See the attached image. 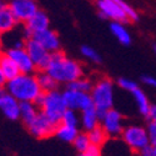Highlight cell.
<instances>
[{
    "label": "cell",
    "mask_w": 156,
    "mask_h": 156,
    "mask_svg": "<svg viewBox=\"0 0 156 156\" xmlns=\"http://www.w3.org/2000/svg\"><path fill=\"white\" fill-rule=\"evenodd\" d=\"M45 71L49 73L58 83L69 84L83 77L81 65L73 59L66 58L60 50L51 53V61Z\"/></svg>",
    "instance_id": "6da1fadb"
},
{
    "label": "cell",
    "mask_w": 156,
    "mask_h": 156,
    "mask_svg": "<svg viewBox=\"0 0 156 156\" xmlns=\"http://www.w3.org/2000/svg\"><path fill=\"white\" fill-rule=\"evenodd\" d=\"M8 91L16 98L20 102L31 101L35 102L37 96L44 93L39 85L37 77L31 74H19L16 77L11 79L6 84Z\"/></svg>",
    "instance_id": "7a4b0ae2"
},
{
    "label": "cell",
    "mask_w": 156,
    "mask_h": 156,
    "mask_svg": "<svg viewBox=\"0 0 156 156\" xmlns=\"http://www.w3.org/2000/svg\"><path fill=\"white\" fill-rule=\"evenodd\" d=\"M35 104L37 108H40V111H43L48 118L59 125L61 122L62 115L68 110V105L65 102L62 93H59L58 90H53L49 93H41L35 100Z\"/></svg>",
    "instance_id": "3957f363"
},
{
    "label": "cell",
    "mask_w": 156,
    "mask_h": 156,
    "mask_svg": "<svg viewBox=\"0 0 156 156\" xmlns=\"http://www.w3.org/2000/svg\"><path fill=\"white\" fill-rule=\"evenodd\" d=\"M91 98L94 101V106L99 114L100 121L114 105V85L109 79L99 80L91 90Z\"/></svg>",
    "instance_id": "277c9868"
},
{
    "label": "cell",
    "mask_w": 156,
    "mask_h": 156,
    "mask_svg": "<svg viewBox=\"0 0 156 156\" xmlns=\"http://www.w3.org/2000/svg\"><path fill=\"white\" fill-rule=\"evenodd\" d=\"M121 137L125 144L135 152H140L144 147L150 145L147 130L141 126H127L122 130Z\"/></svg>",
    "instance_id": "5b68a950"
},
{
    "label": "cell",
    "mask_w": 156,
    "mask_h": 156,
    "mask_svg": "<svg viewBox=\"0 0 156 156\" xmlns=\"http://www.w3.org/2000/svg\"><path fill=\"white\" fill-rule=\"evenodd\" d=\"M25 49H27V51L29 53L36 69L40 71H45L51 61V53H49L34 37H29L27 40V43H25Z\"/></svg>",
    "instance_id": "8992f818"
},
{
    "label": "cell",
    "mask_w": 156,
    "mask_h": 156,
    "mask_svg": "<svg viewBox=\"0 0 156 156\" xmlns=\"http://www.w3.org/2000/svg\"><path fill=\"white\" fill-rule=\"evenodd\" d=\"M27 127L29 129L30 134L34 135L35 137L46 139V137L54 135L56 133L58 125L51 121L43 111H39L37 116L33 120V122H30Z\"/></svg>",
    "instance_id": "52a82bcc"
},
{
    "label": "cell",
    "mask_w": 156,
    "mask_h": 156,
    "mask_svg": "<svg viewBox=\"0 0 156 156\" xmlns=\"http://www.w3.org/2000/svg\"><path fill=\"white\" fill-rule=\"evenodd\" d=\"M62 95H64L65 102L68 105V109L83 111L94 106L91 94L89 93H81V91H76V90L68 89L65 93H62Z\"/></svg>",
    "instance_id": "ba28073f"
},
{
    "label": "cell",
    "mask_w": 156,
    "mask_h": 156,
    "mask_svg": "<svg viewBox=\"0 0 156 156\" xmlns=\"http://www.w3.org/2000/svg\"><path fill=\"white\" fill-rule=\"evenodd\" d=\"M96 6L99 8L100 15L102 18H108L112 21L119 23H125L130 20L121 6L114 0H96Z\"/></svg>",
    "instance_id": "9c48e42d"
},
{
    "label": "cell",
    "mask_w": 156,
    "mask_h": 156,
    "mask_svg": "<svg viewBox=\"0 0 156 156\" xmlns=\"http://www.w3.org/2000/svg\"><path fill=\"white\" fill-rule=\"evenodd\" d=\"M9 8L14 12L18 21L27 23L39 10L36 0H10Z\"/></svg>",
    "instance_id": "30bf717a"
},
{
    "label": "cell",
    "mask_w": 156,
    "mask_h": 156,
    "mask_svg": "<svg viewBox=\"0 0 156 156\" xmlns=\"http://www.w3.org/2000/svg\"><path fill=\"white\" fill-rule=\"evenodd\" d=\"M101 126L105 129L109 136L116 137L122 134V115L115 109H110L101 119Z\"/></svg>",
    "instance_id": "8fae6325"
},
{
    "label": "cell",
    "mask_w": 156,
    "mask_h": 156,
    "mask_svg": "<svg viewBox=\"0 0 156 156\" xmlns=\"http://www.w3.org/2000/svg\"><path fill=\"white\" fill-rule=\"evenodd\" d=\"M0 110L8 119L16 120L20 118V101L9 91L0 89Z\"/></svg>",
    "instance_id": "7c38bea8"
},
{
    "label": "cell",
    "mask_w": 156,
    "mask_h": 156,
    "mask_svg": "<svg viewBox=\"0 0 156 156\" xmlns=\"http://www.w3.org/2000/svg\"><path fill=\"white\" fill-rule=\"evenodd\" d=\"M6 54L15 61V64L18 65V68L20 69V71L23 74H31L36 69L35 64L33 62L29 53L25 48H23V49L11 48L6 51Z\"/></svg>",
    "instance_id": "4fadbf2b"
},
{
    "label": "cell",
    "mask_w": 156,
    "mask_h": 156,
    "mask_svg": "<svg viewBox=\"0 0 156 156\" xmlns=\"http://www.w3.org/2000/svg\"><path fill=\"white\" fill-rule=\"evenodd\" d=\"M49 29V18L44 11L37 10L35 14L25 23V31H27V36L33 37L34 34Z\"/></svg>",
    "instance_id": "5bb4252c"
},
{
    "label": "cell",
    "mask_w": 156,
    "mask_h": 156,
    "mask_svg": "<svg viewBox=\"0 0 156 156\" xmlns=\"http://www.w3.org/2000/svg\"><path fill=\"white\" fill-rule=\"evenodd\" d=\"M33 37L37 43H40L49 53H55V51L60 50V40H59V36L55 31L46 29L43 31H39L36 34L33 35Z\"/></svg>",
    "instance_id": "9a60e30c"
},
{
    "label": "cell",
    "mask_w": 156,
    "mask_h": 156,
    "mask_svg": "<svg viewBox=\"0 0 156 156\" xmlns=\"http://www.w3.org/2000/svg\"><path fill=\"white\" fill-rule=\"evenodd\" d=\"M0 69H2V71L4 73L8 81L14 79V77H16L19 74H21V71L18 68V65L15 64V61L12 60L6 53L0 54Z\"/></svg>",
    "instance_id": "2e32d148"
},
{
    "label": "cell",
    "mask_w": 156,
    "mask_h": 156,
    "mask_svg": "<svg viewBox=\"0 0 156 156\" xmlns=\"http://www.w3.org/2000/svg\"><path fill=\"white\" fill-rule=\"evenodd\" d=\"M18 23V19L15 18L9 5H4L0 8V30L3 33H8L11 29H14Z\"/></svg>",
    "instance_id": "e0dca14e"
},
{
    "label": "cell",
    "mask_w": 156,
    "mask_h": 156,
    "mask_svg": "<svg viewBox=\"0 0 156 156\" xmlns=\"http://www.w3.org/2000/svg\"><path fill=\"white\" fill-rule=\"evenodd\" d=\"M37 114H39V110L35 102H31V101L20 102V118L27 126L30 122H33V120L37 116Z\"/></svg>",
    "instance_id": "ac0fdd59"
},
{
    "label": "cell",
    "mask_w": 156,
    "mask_h": 156,
    "mask_svg": "<svg viewBox=\"0 0 156 156\" xmlns=\"http://www.w3.org/2000/svg\"><path fill=\"white\" fill-rule=\"evenodd\" d=\"M100 118H99V114L95 109V106H91L86 110H83L81 114V124L84 126V129L86 131H90L93 130L94 127H96L99 125Z\"/></svg>",
    "instance_id": "d6986e66"
},
{
    "label": "cell",
    "mask_w": 156,
    "mask_h": 156,
    "mask_svg": "<svg viewBox=\"0 0 156 156\" xmlns=\"http://www.w3.org/2000/svg\"><path fill=\"white\" fill-rule=\"evenodd\" d=\"M110 30L114 34V36L118 39V40L122 44V45H130L131 43V36H130L129 31L126 30V28L119 21H112L110 24Z\"/></svg>",
    "instance_id": "ffe728a7"
},
{
    "label": "cell",
    "mask_w": 156,
    "mask_h": 156,
    "mask_svg": "<svg viewBox=\"0 0 156 156\" xmlns=\"http://www.w3.org/2000/svg\"><path fill=\"white\" fill-rule=\"evenodd\" d=\"M77 134H79L77 127L69 126V125H65V124H59L56 127V133H55V135L65 142H74Z\"/></svg>",
    "instance_id": "44dd1931"
},
{
    "label": "cell",
    "mask_w": 156,
    "mask_h": 156,
    "mask_svg": "<svg viewBox=\"0 0 156 156\" xmlns=\"http://www.w3.org/2000/svg\"><path fill=\"white\" fill-rule=\"evenodd\" d=\"M131 94H133V96H134V99H135V101H136V104H137V108H139L140 112H141L142 115H145L146 118H147L149 112H150V109H151V105H150L149 99H147V96L145 95V93L137 87V89L134 90Z\"/></svg>",
    "instance_id": "7402d4cb"
},
{
    "label": "cell",
    "mask_w": 156,
    "mask_h": 156,
    "mask_svg": "<svg viewBox=\"0 0 156 156\" xmlns=\"http://www.w3.org/2000/svg\"><path fill=\"white\" fill-rule=\"evenodd\" d=\"M87 136L90 139V142H91L93 145H98V146L104 145L109 137L108 133L105 131V129H104L101 125H98L93 130L87 131Z\"/></svg>",
    "instance_id": "603a6c76"
},
{
    "label": "cell",
    "mask_w": 156,
    "mask_h": 156,
    "mask_svg": "<svg viewBox=\"0 0 156 156\" xmlns=\"http://www.w3.org/2000/svg\"><path fill=\"white\" fill-rule=\"evenodd\" d=\"M36 77H37L39 85H40V87H41V90L44 93H49V91H53V90H56L59 83L49 73L41 71Z\"/></svg>",
    "instance_id": "cb8c5ba5"
},
{
    "label": "cell",
    "mask_w": 156,
    "mask_h": 156,
    "mask_svg": "<svg viewBox=\"0 0 156 156\" xmlns=\"http://www.w3.org/2000/svg\"><path fill=\"white\" fill-rule=\"evenodd\" d=\"M68 89L76 90V91H81V93H91L93 84H91V81H90V80L80 77V79L69 83L68 84Z\"/></svg>",
    "instance_id": "d4e9b609"
},
{
    "label": "cell",
    "mask_w": 156,
    "mask_h": 156,
    "mask_svg": "<svg viewBox=\"0 0 156 156\" xmlns=\"http://www.w3.org/2000/svg\"><path fill=\"white\" fill-rule=\"evenodd\" d=\"M74 146L75 149L79 151V152H85V150L91 145V142H90V139L87 136V134H77V136L75 137L74 140Z\"/></svg>",
    "instance_id": "484cf974"
},
{
    "label": "cell",
    "mask_w": 156,
    "mask_h": 156,
    "mask_svg": "<svg viewBox=\"0 0 156 156\" xmlns=\"http://www.w3.org/2000/svg\"><path fill=\"white\" fill-rule=\"evenodd\" d=\"M60 124H65V125H69V126L77 127V124H79V118H77V115L75 114V110L68 109L66 111H65V114L62 115V119H61Z\"/></svg>",
    "instance_id": "4316f807"
},
{
    "label": "cell",
    "mask_w": 156,
    "mask_h": 156,
    "mask_svg": "<svg viewBox=\"0 0 156 156\" xmlns=\"http://www.w3.org/2000/svg\"><path fill=\"white\" fill-rule=\"evenodd\" d=\"M81 54H83L85 58H87L89 60L94 61V62H98V64L101 62V56L99 55V53H98L96 50H94L93 48L87 46V45L81 46Z\"/></svg>",
    "instance_id": "83f0119b"
},
{
    "label": "cell",
    "mask_w": 156,
    "mask_h": 156,
    "mask_svg": "<svg viewBox=\"0 0 156 156\" xmlns=\"http://www.w3.org/2000/svg\"><path fill=\"white\" fill-rule=\"evenodd\" d=\"M114 2H116V3H118V4L121 6V9L126 12V15H127V18H129L130 20L136 21V20L139 19V15H137V12L135 11V9H133L129 4H126L124 0H114Z\"/></svg>",
    "instance_id": "f1b7e54d"
},
{
    "label": "cell",
    "mask_w": 156,
    "mask_h": 156,
    "mask_svg": "<svg viewBox=\"0 0 156 156\" xmlns=\"http://www.w3.org/2000/svg\"><path fill=\"white\" fill-rule=\"evenodd\" d=\"M118 84H119V86H120L121 89L126 90V91H130V93H133L135 89L139 87L135 81L130 80V79H125V77H120V79L118 80Z\"/></svg>",
    "instance_id": "f546056e"
},
{
    "label": "cell",
    "mask_w": 156,
    "mask_h": 156,
    "mask_svg": "<svg viewBox=\"0 0 156 156\" xmlns=\"http://www.w3.org/2000/svg\"><path fill=\"white\" fill-rule=\"evenodd\" d=\"M83 155L84 156H101V149L100 146L91 144L85 150V152H83Z\"/></svg>",
    "instance_id": "4dcf8cb0"
},
{
    "label": "cell",
    "mask_w": 156,
    "mask_h": 156,
    "mask_svg": "<svg viewBox=\"0 0 156 156\" xmlns=\"http://www.w3.org/2000/svg\"><path fill=\"white\" fill-rule=\"evenodd\" d=\"M147 134H149V139H150V144L155 145L156 144V122L150 121L149 127H147Z\"/></svg>",
    "instance_id": "1f68e13d"
},
{
    "label": "cell",
    "mask_w": 156,
    "mask_h": 156,
    "mask_svg": "<svg viewBox=\"0 0 156 156\" xmlns=\"http://www.w3.org/2000/svg\"><path fill=\"white\" fill-rule=\"evenodd\" d=\"M140 156H154V147H152V145L150 144V145H147L146 147H144L140 152Z\"/></svg>",
    "instance_id": "d6a6232c"
},
{
    "label": "cell",
    "mask_w": 156,
    "mask_h": 156,
    "mask_svg": "<svg viewBox=\"0 0 156 156\" xmlns=\"http://www.w3.org/2000/svg\"><path fill=\"white\" fill-rule=\"evenodd\" d=\"M142 81H144L146 85H149V86H152V87H155L156 89V79L155 77H152V76H142Z\"/></svg>",
    "instance_id": "836d02e7"
},
{
    "label": "cell",
    "mask_w": 156,
    "mask_h": 156,
    "mask_svg": "<svg viewBox=\"0 0 156 156\" xmlns=\"http://www.w3.org/2000/svg\"><path fill=\"white\" fill-rule=\"evenodd\" d=\"M147 118L150 119V121L156 122V105L151 106V109H150V112H149V116H147Z\"/></svg>",
    "instance_id": "e575fe53"
},
{
    "label": "cell",
    "mask_w": 156,
    "mask_h": 156,
    "mask_svg": "<svg viewBox=\"0 0 156 156\" xmlns=\"http://www.w3.org/2000/svg\"><path fill=\"white\" fill-rule=\"evenodd\" d=\"M6 84H8V79L5 77L4 73L2 71V69H0V89H2L3 86H5Z\"/></svg>",
    "instance_id": "d590c367"
},
{
    "label": "cell",
    "mask_w": 156,
    "mask_h": 156,
    "mask_svg": "<svg viewBox=\"0 0 156 156\" xmlns=\"http://www.w3.org/2000/svg\"><path fill=\"white\" fill-rule=\"evenodd\" d=\"M152 147H154V156H156V144L152 145Z\"/></svg>",
    "instance_id": "8d00e7d4"
},
{
    "label": "cell",
    "mask_w": 156,
    "mask_h": 156,
    "mask_svg": "<svg viewBox=\"0 0 156 156\" xmlns=\"http://www.w3.org/2000/svg\"><path fill=\"white\" fill-rule=\"evenodd\" d=\"M2 6H4V2H3V0H0V8H2Z\"/></svg>",
    "instance_id": "74e56055"
},
{
    "label": "cell",
    "mask_w": 156,
    "mask_h": 156,
    "mask_svg": "<svg viewBox=\"0 0 156 156\" xmlns=\"http://www.w3.org/2000/svg\"><path fill=\"white\" fill-rule=\"evenodd\" d=\"M154 51H155V54H156V45H154Z\"/></svg>",
    "instance_id": "f35d334b"
},
{
    "label": "cell",
    "mask_w": 156,
    "mask_h": 156,
    "mask_svg": "<svg viewBox=\"0 0 156 156\" xmlns=\"http://www.w3.org/2000/svg\"><path fill=\"white\" fill-rule=\"evenodd\" d=\"M2 35H3V31H2V30H0V36H2Z\"/></svg>",
    "instance_id": "ab89813d"
},
{
    "label": "cell",
    "mask_w": 156,
    "mask_h": 156,
    "mask_svg": "<svg viewBox=\"0 0 156 156\" xmlns=\"http://www.w3.org/2000/svg\"><path fill=\"white\" fill-rule=\"evenodd\" d=\"M79 156H84V155H83V154H81V155H79Z\"/></svg>",
    "instance_id": "60d3db41"
},
{
    "label": "cell",
    "mask_w": 156,
    "mask_h": 156,
    "mask_svg": "<svg viewBox=\"0 0 156 156\" xmlns=\"http://www.w3.org/2000/svg\"><path fill=\"white\" fill-rule=\"evenodd\" d=\"M0 54H2V53H0Z\"/></svg>",
    "instance_id": "b9f144b4"
}]
</instances>
